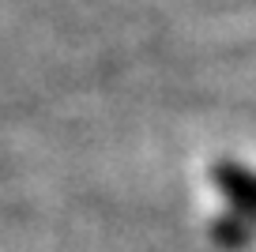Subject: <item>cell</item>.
<instances>
[{
    "label": "cell",
    "mask_w": 256,
    "mask_h": 252,
    "mask_svg": "<svg viewBox=\"0 0 256 252\" xmlns=\"http://www.w3.org/2000/svg\"><path fill=\"white\" fill-rule=\"evenodd\" d=\"M215 237L222 244H245L248 230H245V222H238V218H218L215 222Z\"/></svg>",
    "instance_id": "7a4b0ae2"
},
{
    "label": "cell",
    "mask_w": 256,
    "mask_h": 252,
    "mask_svg": "<svg viewBox=\"0 0 256 252\" xmlns=\"http://www.w3.org/2000/svg\"><path fill=\"white\" fill-rule=\"evenodd\" d=\"M211 177H215L222 196L230 200L238 211L256 214V174L252 170H245V166H238V162H218L215 170H211Z\"/></svg>",
    "instance_id": "6da1fadb"
}]
</instances>
